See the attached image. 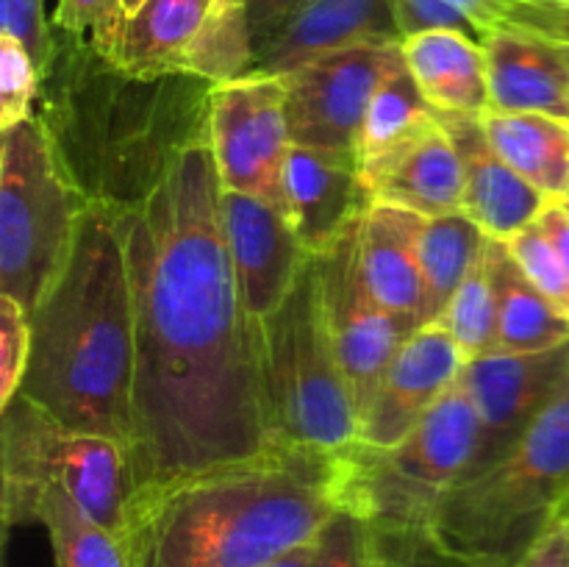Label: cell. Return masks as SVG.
I'll list each match as a JSON object with an SVG mask.
<instances>
[{
  "mask_svg": "<svg viewBox=\"0 0 569 567\" xmlns=\"http://www.w3.org/2000/svg\"><path fill=\"white\" fill-rule=\"evenodd\" d=\"M220 192L214 156L200 142L126 215L137 311L128 442L133 504L278 448L261 372V322L239 295Z\"/></svg>",
  "mask_w": 569,
  "mask_h": 567,
  "instance_id": "1",
  "label": "cell"
},
{
  "mask_svg": "<svg viewBox=\"0 0 569 567\" xmlns=\"http://www.w3.org/2000/svg\"><path fill=\"white\" fill-rule=\"evenodd\" d=\"M211 89L214 83L187 72L137 76L89 39L56 31L37 117L87 206L131 215L183 150L209 142Z\"/></svg>",
  "mask_w": 569,
  "mask_h": 567,
  "instance_id": "2",
  "label": "cell"
},
{
  "mask_svg": "<svg viewBox=\"0 0 569 567\" xmlns=\"http://www.w3.org/2000/svg\"><path fill=\"white\" fill-rule=\"evenodd\" d=\"M337 509L333 454L278 445L137 500L126 548L131 567H272Z\"/></svg>",
  "mask_w": 569,
  "mask_h": 567,
  "instance_id": "3",
  "label": "cell"
},
{
  "mask_svg": "<svg viewBox=\"0 0 569 567\" xmlns=\"http://www.w3.org/2000/svg\"><path fill=\"white\" fill-rule=\"evenodd\" d=\"M137 311L126 215L89 206L64 270L31 315L17 395L78 431L131 442Z\"/></svg>",
  "mask_w": 569,
  "mask_h": 567,
  "instance_id": "4",
  "label": "cell"
},
{
  "mask_svg": "<svg viewBox=\"0 0 569 567\" xmlns=\"http://www.w3.org/2000/svg\"><path fill=\"white\" fill-rule=\"evenodd\" d=\"M567 509L569 378L498 461L453 484L428 534L478 567H517Z\"/></svg>",
  "mask_w": 569,
  "mask_h": 567,
  "instance_id": "5",
  "label": "cell"
},
{
  "mask_svg": "<svg viewBox=\"0 0 569 567\" xmlns=\"http://www.w3.org/2000/svg\"><path fill=\"white\" fill-rule=\"evenodd\" d=\"M476 448L478 415L459 381L400 442L372 448L356 439L333 454L339 509L353 511L372 531H428Z\"/></svg>",
  "mask_w": 569,
  "mask_h": 567,
  "instance_id": "6",
  "label": "cell"
},
{
  "mask_svg": "<svg viewBox=\"0 0 569 567\" xmlns=\"http://www.w3.org/2000/svg\"><path fill=\"white\" fill-rule=\"evenodd\" d=\"M0 470L6 528L37 523L42 495L64 489L98 526L128 543L133 476L120 439L64 426L26 395H17L3 406Z\"/></svg>",
  "mask_w": 569,
  "mask_h": 567,
  "instance_id": "7",
  "label": "cell"
},
{
  "mask_svg": "<svg viewBox=\"0 0 569 567\" xmlns=\"http://www.w3.org/2000/svg\"><path fill=\"white\" fill-rule=\"evenodd\" d=\"M261 372L278 445L331 456L359 439V409L322 320L311 261L261 322Z\"/></svg>",
  "mask_w": 569,
  "mask_h": 567,
  "instance_id": "8",
  "label": "cell"
},
{
  "mask_svg": "<svg viewBox=\"0 0 569 567\" xmlns=\"http://www.w3.org/2000/svg\"><path fill=\"white\" fill-rule=\"evenodd\" d=\"M87 200L61 172L39 117L0 139V295L33 315L64 270Z\"/></svg>",
  "mask_w": 569,
  "mask_h": 567,
  "instance_id": "9",
  "label": "cell"
},
{
  "mask_svg": "<svg viewBox=\"0 0 569 567\" xmlns=\"http://www.w3.org/2000/svg\"><path fill=\"white\" fill-rule=\"evenodd\" d=\"M322 320L339 356L359 420L376 395L383 370L409 334L370 289L359 253V222L331 248L311 256Z\"/></svg>",
  "mask_w": 569,
  "mask_h": 567,
  "instance_id": "10",
  "label": "cell"
},
{
  "mask_svg": "<svg viewBox=\"0 0 569 567\" xmlns=\"http://www.w3.org/2000/svg\"><path fill=\"white\" fill-rule=\"evenodd\" d=\"M209 148L222 189L281 203V170L292 148L281 76L217 83L209 98Z\"/></svg>",
  "mask_w": 569,
  "mask_h": 567,
  "instance_id": "11",
  "label": "cell"
},
{
  "mask_svg": "<svg viewBox=\"0 0 569 567\" xmlns=\"http://www.w3.org/2000/svg\"><path fill=\"white\" fill-rule=\"evenodd\" d=\"M400 59V42H361L287 72L292 145L356 156V137L378 83Z\"/></svg>",
  "mask_w": 569,
  "mask_h": 567,
  "instance_id": "12",
  "label": "cell"
},
{
  "mask_svg": "<svg viewBox=\"0 0 569 567\" xmlns=\"http://www.w3.org/2000/svg\"><path fill=\"white\" fill-rule=\"evenodd\" d=\"M567 378L569 342L537 354H489L467 359L459 381L478 415V448L467 472L498 461L528 431Z\"/></svg>",
  "mask_w": 569,
  "mask_h": 567,
  "instance_id": "13",
  "label": "cell"
},
{
  "mask_svg": "<svg viewBox=\"0 0 569 567\" xmlns=\"http://www.w3.org/2000/svg\"><path fill=\"white\" fill-rule=\"evenodd\" d=\"M220 215L244 309L256 322H264L289 298L311 253L272 200L222 189Z\"/></svg>",
  "mask_w": 569,
  "mask_h": 567,
  "instance_id": "14",
  "label": "cell"
},
{
  "mask_svg": "<svg viewBox=\"0 0 569 567\" xmlns=\"http://www.w3.org/2000/svg\"><path fill=\"white\" fill-rule=\"evenodd\" d=\"M465 356L439 322L406 337L361 415L359 442L387 448L415 431L459 384Z\"/></svg>",
  "mask_w": 569,
  "mask_h": 567,
  "instance_id": "15",
  "label": "cell"
},
{
  "mask_svg": "<svg viewBox=\"0 0 569 567\" xmlns=\"http://www.w3.org/2000/svg\"><path fill=\"white\" fill-rule=\"evenodd\" d=\"M372 203L353 153L292 145L281 170V211L311 256L331 248Z\"/></svg>",
  "mask_w": 569,
  "mask_h": 567,
  "instance_id": "16",
  "label": "cell"
},
{
  "mask_svg": "<svg viewBox=\"0 0 569 567\" xmlns=\"http://www.w3.org/2000/svg\"><path fill=\"white\" fill-rule=\"evenodd\" d=\"M439 126L459 150L465 170V203L461 211L492 239H511L537 222L548 198L526 181L489 142L478 117L437 111Z\"/></svg>",
  "mask_w": 569,
  "mask_h": 567,
  "instance_id": "17",
  "label": "cell"
},
{
  "mask_svg": "<svg viewBox=\"0 0 569 567\" xmlns=\"http://www.w3.org/2000/svg\"><path fill=\"white\" fill-rule=\"evenodd\" d=\"M361 42H403L395 0H306L256 53L253 72L287 76L317 56Z\"/></svg>",
  "mask_w": 569,
  "mask_h": 567,
  "instance_id": "18",
  "label": "cell"
},
{
  "mask_svg": "<svg viewBox=\"0 0 569 567\" xmlns=\"http://www.w3.org/2000/svg\"><path fill=\"white\" fill-rule=\"evenodd\" d=\"M489 111H537L569 120V44L517 26H495L481 39Z\"/></svg>",
  "mask_w": 569,
  "mask_h": 567,
  "instance_id": "19",
  "label": "cell"
},
{
  "mask_svg": "<svg viewBox=\"0 0 569 567\" xmlns=\"http://www.w3.org/2000/svg\"><path fill=\"white\" fill-rule=\"evenodd\" d=\"M426 217L372 200L359 220V253L370 289L406 334L422 328L426 278L420 265V233Z\"/></svg>",
  "mask_w": 569,
  "mask_h": 567,
  "instance_id": "20",
  "label": "cell"
},
{
  "mask_svg": "<svg viewBox=\"0 0 569 567\" xmlns=\"http://www.w3.org/2000/svg\"><path fill=\"white\" fill-rule=\"evenodd\" d=\"M403 61L428 103L445 115H489V76L483 44L465 31H422L400 42Z\"/></svg>",
  "mask_w": 569,
  "mask_h": 567,
  "instance_id": "21",
  "label": "cell"
},
{
  "mask_svg": "<svg viewBox=\"0 0 569 567\" xmlns=\"http://www.w3.org/2000/svg\"><path fill=\"white\" fill-rule=\"evenodd\" d=\"M222 0H142L122 20L106 59L137 76L183 72V59Z\"/></svg>",
  "mask_w": 569,
  "mask_h": 567,
  "instance_id": "22",
  "label": "cell"
},
{
  "mask_svg": "<svg viewBox=\"0 0 569 567\" xmlns=\"http://www.w3.org/2000/svg\"><path fill=\"white\" fill-rule=\"evenodd\" d=\"M437 126V109L420 92L403 61V50H400V59L378 83L365 120H361L359 137H356V161H359L365 187L370 189V183L395 159L415 148Z\"/></svg>",
  "mask_w": 569,
  "mask_h": 567,
  "instance_id": "23",
  "label": "cell"
},
{
  "mask_svg": "<svg viewBox=\"0 0 569 567\" xmlns=\"http://www.w3.org/2000/svg\"><path fill=\"white\" fill-rule=\"evenodd\" d=\"M370 195L372 200L400 206L422 217L461 211L465 170L448 131L437 126L426 133L370 183Z\"/></svg>",
  "mask_w": 569,
  "mask_h": 567,
  "instance_id": "24",
  "label": "cell"
},
{
  "mask_svg": "<svg viewBox=\"0 0 569 567\" xmlns=\"http://www.w3.org/2000/svg\"><path fill=\"white\" fill-rule=\"evenodd\" d=\"M492 148L548 200L569 189V120L537 111H489L481 117Z\"/></svg>",
  "mask_w": 569,
  "mask_h": 567,
  "instance_id": "25",
  "label": "cell"
},
{
  "mask_svg": "<svg viewBox=\"0 0 569 567\" xmlns=\"http://www.w3.org/2000/svg\"><path fill=\"white\" fill-rule=\"evenodd\" d=\"M498 292V354H537L569 342V320L528 281L503 239L489 237Z\"/></svg>",
  "mask_w": 569,
  "mask_h": 567,
  "instance_id": "26",
  "label": "cell"
},
{
  "mask_svg": "<svg viewBox=\"0 0 569 567\" xmlns=\"http://www.w3.org/2000/svg\"><path fill=\"white\" fill-rule=\"evenodd\" d=\"M487 233L472 222L465 211L426 217L420 233V265L426 278V306H422V326L439 322L456 289L465 284L467 272L481 256Z\"/></svg>",
  "mask_w": 569,
  "mask_h": 567,
  "instance_id": "27",
  "label": "cell"
},
{
  "mask_svg": "<svg viewBox=\"0 0 569 567\" xmlns=\"http://www.w3.org/2000/svg\"><path fill=\"white\" fill-rule=\"evenodd\" d=\"M37 523L48 531L50 567H131L122 539L92 520L64 489H48Z\"/></svg>",
  "mask_w": 569,
  "mask_h": 567,
  "instance_id": "28",
  "label": "cell"
},
{
  "mask_svg": "<svg viewBox=\"0 0 569 567\" xmlns=\"http://www.w3.org/2000/svg\"><path fill=\"white\" fill-rule=\"evenodd\" d=\"M439 326L459 345L465 361L498 354V292L489 261V239L472 270L467 272L465 284L456 289L453 300L439 317Z\"/></svg>",
  "mask_w": 569,
  "mask_h": 567,
  "instance_id": "29",
  "label": "cell"
},
{
  "mask_svg": "<svg viewBox=\"0 0 569 567\" xmlns=\"http://www.w3.org/2000/svg\"><path fill=\"white\" fill-rule=\"evenodd\" d=\"M256 44L250 37L242 6H222L214 11L183 59V72L209 83H228L253 72Z\"/></svg>",
  "mask_w": 569,
  "mask_h": 567,
  "instance_id": "30",
  "label": "cell"
},
{
  "mask_svg": "<svg viewBox=\"0 0 569 567\" xmlns=\"http://www.w3.org/2000/svg\"><path fill=\"white\" fill-rule=\"evenodd\" d=\"M42 72L33 56L9 33H0V131L37 115Z\"/></svg>",
  "mask_w": 569,
  "mask_h": 567,
  "instance_id": "31",
  "label": "cell"
},
{
  "mask_svg": "<svg viewBox=\"0 0 569 567\" xmlns=\"http://www.w3.org/2000/svg\"><path fill=\"white\" fill-rule=\"evenodd\" d=\"M506 245H509L520 270L528 276V281L556 306L559 315L569 320V272L550 245L548 233L539 228V222H531L528 228L517 231L515 237L506 239Z\"/></svg>",
  "mask_w": 569,
  "mask_h": 567,
  "instance_id": "32",
  "label": "cell"
},
{
  "mask_svg": "<svg viewBox=\"0 0 569 567\" xmlns=\"http://www.w3.org/2000/svg\"><path fill=\"white\" fill-rule=\"evenodd\" d=\"M309 567H376L370 526L348 509L333 511L311 545Z\"/></svg>",
  "mask_w": 569,
  "mask_h": 567,
  "instance_id": "33",
  "label": "cell"
},
{
  "mask_svg": "<svg viewBox=\"0 0 569 567\" xmlns=\"http://www.w3.org/2000/svg\"><path fill=\"white\" fill-rule=\"evenodd\" d=\"M50 20L56 31L89 39L106 53L126 20V0H56Z\"/></svg>",
  "mask_w": 569,
  "mask_h": 567,
  "instance_id": "34",
  "label": "cell"
},
{
  "mask_svg": "<svg viewBox=\"0 0 569 567\" xmlns=\"http://www.w3.org/2000/svg\"><path fill=\"white\" fill-rule=\"evenodd\" d=\"M31 359V315L0 295V409L17 398Z\"/></svg>",
  "mask_w": 569,
  "mask_h": 567,
  "instance_id": "35",
  "label": "cell"
},
{
  "mask_svg": "<svg viewBox=\"0 0 569 567\" xmlns=\"http://www.w3.org/2000/svg\"><path fill=\"white\" fill-rule=\"evenodd\" d=\"M376 567H478L450 554L428 531H372Z\"/></svg>",
  "mask_w": 569,
  "mask_h": 567,
  "instance_id": "36",
  "label": "cell"
},
{
  "mask_svg": "<svg viewBox=\"0 0 569 567\" xmlns=\"http://www.w3.org/2000/svg\"><path fill=\"white\" fill-rule=\"evenodd\" d=\"M0 33L14 37L33 56L39 72L48 70L56 50V28L44 14V0H0Z\"/></svg>",
  "mask_w": 569,
  "mask_h": 567,
  "instance_id": "37",
  "label": "cell"
},
{
  "mask_svg": "<svg viewBox=\"0 0 569 567\" xmlns=\"http://www.w3.org/2000/svg\"><path fill=\"white\" fill-rule=\"evenodd\" d=\"M517 26L526 31L542 33V37L556 39V42L569 44V0H556V3H517V0H503L498 9V26Z\"/></svg>",
  "mask_w": 569,
  "mask_h": 567,
  "instance_id": "38",
  "label": "cell"
},
{
  "mask_svg": "<svg viewBox=\"0 0 569 567\" xmlns=\"http://www.w3.org/2000/svg\"><path fill=\"white\" fill-rule=\"evenodd\" d=\"M306 0H244L242 11L244 20H248L250 37H253L256 53L292 20V14Z\"/></svg>",
  "mask_w": 569,
  "mask_h": 567,
  "instance_id": "39",
  "label": "cell"
},
{
  "mask_svg": "<svg viewBox=\"0 0 569 567\" xmlns=\"http://www.w3.org/2000/svg\"><path fill=\"white\" fill-rule=\"evenodd\" d=\"M517 567H569V509L539 534Z\"/></svg>",
  "mask_w": 569,
  "mask_h": 567,
  "instance_id": "40",
  "label": "cell"
},
{
  "mask_svg": "<svg viewBox=\"0 0 569 567\" xmlns=\"http://www.w3.org/2000/svg\"><path fill=\"white\" fill-rule=\"evenodd\" d=\"M537 222L539 228L548 233L550 245H553L561 265H565L569 272V215L565 211V206H561L559 200H548V206H545L542 215L537 217Z\"/></svg>",
  "mask_w": 569,
  "mask_h": 567,
  "instance_id": "41",
  "label": "cell"
},
{
  "mask_svg": "<svg viewBox=\"0 0 569 567\" xmlns=\"http://www.w3.org/2000/svg\"><path fill=\"white\" fill-rule=\"evenodd\" d=\"M311 545H315V543H311ZM311 545H306V548H300V550H295V554L283 556V559L276 561V565H272V567H309Z\"/></svg>",
  "mask_w": 569,
  "mask_h": 567,
  "instance_id": "42",
  "label": "cell"
},
{
  "mask_svg": "<svg viewBox=\"0 0 569 567\" xmlns=\"http://www.w3.org/2000/svg\"><path fill=\"white\" fill-rule=\"evenodd\" d=\"M139 3H142V0H126V17H128V14H131V11H133V9H137V6H139Z\"/></svg>",
  "mask_w": 569,
  "mask_h": 567,
  "instance_id": "43",
  "label": "cell"
},
{
  "mask_svg": "<svg viewBox=\"0 0 569 567\" xmlns=\"http://www.w3.org/2000/svg\"><path fill=\"white\" fill-rule=\"evenodd\" d=\"M559 203L565 206V211H567V215H569V189H567V192H565V198H559Z\"/></svg>",
  "mask_w": 569,
  "mask_h": 567,
  "instance_id": "44",
  "label": "cell"
},
{
  "mask_svg": "<svg viewBox=\"0 0 569 567\" xmlns=\"http://www.w3.org/2000/svg\"><path fill=\"white\" fill-rule=\"evenodd\" d=\"M517 3H556V0H517Z\"/></svg>",
  "mask_w": 569,
  "mask_h": 567,
  "instance_id": "45",
  "label": "cell"
},
{
  "mask_svg": "<svg viewBox=\"0 0 569 567\" xmlns=\"http://www.w3.org/2000/svg\"><path fill=\"white\" fill-rule=\"evenodd\" d=\"M244 0H222V6H242Z\"/></svg>",
  "mask_w": 569,
  "mask_h": 567,
  "instance_id": "46",
  "label": "cell"
}]
</instances>
